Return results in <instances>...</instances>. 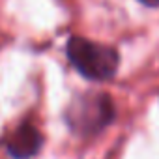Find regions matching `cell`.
I'll list each match as a JSON object with an SVG mask.
<instances>
[{"instance_id":"6da1fadb","label":"cell","mask_w":159,"mask_h":159,"mask_svg":"<svg viewBox=\"0 0 159 159\" xmlns=\"http://www.w3.org/2000/svg\"><path fill=\"white\" fill-rule=\"evenodd\" d=\"M66 52L73 67L90 81H109L114 77L120 64L116 49L79 36L69 38Z\"/></svg>"},{"instance_id":"7a4b0ae2","label":"cell","mask_w":159,"mask_h":159,"mask_svg":"<svg viewBox=\"0 0 159 159\" xmlns=\"http://www.w3.org/2000/svg\"><path fill=\"white\" fill-rule=\"evenodd\" d=\"M116 109L107 94H84L71 101L66 111V122L73 133L96 135L114 120Z\"/></svg>"},{"instance_id":"277c9868","label":"cell","mask_w":159,"mask_h":159,"mask_svg":"<svg viewBox=\"0 0 159 159\" xmlns=\"http://www.w3.org/2000/svg\"><path fill=\"white\" fill-rule=\"evenodd\" d=\"M139 2H142L144 6H150V8H157L159 6V0H139Z\"/></svg>"},{"instance_id":"3957f363","label":"cell","mask_w":159,"mask_h":159,"mask_svg":"<svg viewBox=\"0 0 159 159\" xmlns=\"http://www.w3.org/2000/svg\"><path fill=\"white\" fill-rule=\"evenodd\" d=\"M43 144V137L38 131V127L30 122H23L19 124L8 137L6 140V148L8 153L13 159H30L34 157Z\"/></svg>"}]
</instances>
